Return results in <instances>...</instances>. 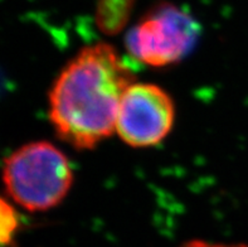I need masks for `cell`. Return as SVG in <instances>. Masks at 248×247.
I'll return each mask as SVG.
<instances>
[{
	"instance_id": "2",
	"label": "cell",
	"mask_w": 248,
	"mask_h": 247,
	"mask_svg": "<svg viewBox=\"0 0 248 247\" xmlns=\"http://www.w3.org/2000/svg\"><path fill=\"white\" fill-rule=\"evenodd\" d=\"M3 181L14 202L31 212L58 206L73 184L68 158L49 141L23 145L4 163Z\"/></svg>"
},
{
	"instance_id": "6",
	"label": "cell",
	"mask_w": 248,
	"mask_h": 247,
	"mask_svg": "<svg viewBox=\"0 0 248 247\" xmlns=\"http://www.w3.org/2000/svg\"><path fill=\"white\" fill-rule=\"evenodd\" d=\"M19 229V216L16 208L0 197V247L12 244Z\"/></svg>"
},
{
	"instance_id": "1",
	"label": "cell",
	"mask_w": 248,
	"mask_h": 247,
	"mask_svg": "<svg viewBox=\"0 0 248 247\" xmlns=\"http://www.w3.org/2000/svg\"><path fill=\"white\" fill-rule=\"evenodd\" d=\"M134 72L112 46L82 48L67 63L49 91V120L57 136L87 150L111 136Z\"/></svg>"
},
{
	"instance_id": "7",
	"label": "cell",
	"mask_w": 248,
	"mask_h": 247,
	"mask_svg": "<svg viewBox=\"0 0 248 247\" xmlns=\"http://www.w3.org/2000/svg\"><path fill=\"white\" fill-rule=\"evenodd\" d=\"M180 247H248V245H224V244H213L208 241H190L182 245Z\"/></svg>"
},
{
	"instance_id": "5",
	"label": "cell",
	"mask_w": 248,
	"mask_h": 247,
	"mask_svg": "<svg viewBox=\"0 0 248 247\" xmlns=\"http://www.w3.org/2000/svg\"><path fill=\"white\" fill-rule=\"evenodd\" d=\"M136 0H96L94 22L106 35H116L125 29L135 8Z\"/></svg>"
},
{
	"instance_id": "3",
	"label": "cell",
	"mask_w": 248,
	"mask_h": 247,
	"mask_svg": "<svg viewBox=\"0 0 248 247\" xmlns=\"http://www.w3.org/2000/svg\"><path fill=\"white\" fill-rule=\"evenodd\" d=\"M201 25L197 19L169 1L151 6L126 37V48L139 63L167 67L184 60L198 42Z\"/></svg>"
},
{
	"instance_id": "4",
	"label": "cell",
	"mask_w": 248,
	"mask_h": 247,
	"mask_svg": "<svg viewBox=\"0 0 248 247\" xmlns=\"http://www.w3.org/2000/svg\"><path fill=\"white\" fill-rule=\"evenodd\" d=\"M175 106L167 91L153 83H132L119 109L116 132L125 144L150 148L171 132Z\"/></svg>"
}]
</instances>
